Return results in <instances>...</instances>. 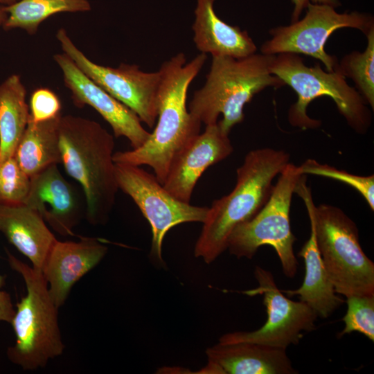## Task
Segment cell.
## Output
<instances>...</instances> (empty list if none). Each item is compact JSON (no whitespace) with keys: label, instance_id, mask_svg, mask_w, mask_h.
Returning <instances> with one entry per match:
<instances>
[{"label":"cell","instance_id":"obj_1","mask_svg":"<svg viewBox=\"0 0 374 374\" xmlns=\"http://www.w3.org/2000/svg\"><path fill=\"white\" fill-rule=\"evenodd\" d=\"M206 58L200 53L186 62L185 55L179 53L161 64L155 128L141 147L114 152L115 163L149 166L163 184L174 158L200 133L202 123L187 110L186 98Z\"/></svg>","mask_w":374,"mask_h":374},{"label":"cell","instance_id":"obj_2","mask_svg":"<svg viewBox=\"0 0 374 374\" xmlns=\"http://www.w3.org/2000/svg\"><path fill=\"white\" fill-rule=\"evenodd\" d=\"M289 163L290 154L282 150L258 148L246 154L236 170L234 188L208 208L195 245L196 258L211 264L227 249L233 230L263 207L271 193L274 179Z\"/></svg>","mask_w":374,"mask_h":374},{"label":"cell","instance_id":"obj_3","mask_svg":"<svg viewBox=\"0 0 374 374\" xmlns=\"http://www.w3.org/2000/svg\"><path fill=\"white\" fill-rule=\"evenodd\" d=\"M59 137L61 163L83 190L87 221L105 224L119 190L114 136L93 120L69 114L61 116Z\"/></svg>","mask_w":374,"mask_h":374},{"label":"cell","instance_id":"obj_4","mask_svg":"<svg viewBox=\"0 0 374 374\" xmlns=\"http://www.w3.org/2000/svg\"><path fill=\"white\" fill-rule=\"evenodd\" d=\"M276 55L253 53L244 57H212L204 86L195 91L189 112L206 125L217 122L229 134L244 118V107L267 87L285 83L271 72Z\"/></svg>","mask_w":374,"mask_h":374},{"label":"cell","instance_id":"obj_5","mask_svg":"<svg viewBox=\"0 0 374 374\" xmlns=\"http://www.w3.org/2000/svg\"><path fill=\"white\" fill-rule=\"evenodd\" d=\"M305 179L306 175L301 177L295 193L304 201L318 249L336 293L346 298L374 295V263L361 247L356 224L337 206H315Z\"/></svg>","mask_w":374,"mask_h":374},{"label":"cell","instance_id":"obj_6","mask_svg":"<svg viewBox=\"0 0 374 374\" xmlns=\"http://www.w3.org/2000/svg\"><path fill=\"white\" fill-rule=\"evenodd\" d=\"M8 262L24 280L26 294L16 305L10 324L15 344L6 355L24 371L44 368L64 350L58 323V308L54 303L42 271L24 262L6 249Z\"/></svg>","mask_w":374,"mask_h":374},{"label":"cell","instance_id":"obj_7","mask_svg":"<svg viewBox=\"0 0 374 374\" xmlns=\"http://www.w3.org/2000/svg\"><path fill=\"white\" fill-rule=\"evenodd\" d=\"M271 72L297 94V100L287 114L292 126L303 130L319 127L321 122L308 116L307 107L313 100L328 96L355 132L365 134L371 127V111L356 89L349 86L338 71H324L319 63L308 66L298 54L283 53L275 55Z\"/></svg>","mask_w":374,"mask_h":374},{"label":"cell","instance_id":"obj_8","mask_svg":"<svg viewBox=\"0 0 374 374\" xmlns=\"http://www.w3.org/2000/svg\"><path fill=\"white\" fill-rule=\"evenodd\" d=\"M303 175L298 166L290 162L285 167L263 207L232 232L227 247L231 255L251 259L259 247L271 246L278 256L283 274L294 278L297 272L294 253L296 237L291 230L290 213L292 195Z\"/></svg>","mask_w":374,"mask_h":374},{"label":"cell","instance_id":"obj_9","mask_svg":"<svg viewBox=\"0 0 374 374\" xmlns=\"http://www.w3.org/2000/svg\"><path fill=\"white\" fill-rule=\"evenodd\" d=\"M115 175L118 188L133 199L151 226L150 261L155 267H165L162 244L168 231L181 223H203L208 207L175 198L154 175L139 166L115 163Z\"/></svg>","mask_w":374,"mask_h":374},{"label":"cell","instance_id":"obj_10","mask_svg":"<svg viewBox=\"0 0 374 374\" xmlns=\"http://www.w3.org/2000/svg\"><path fill=\"white\" fill-rule=\"evenodd\" d=\"M335 8L328 4L310 3L303 18L269 30L271 37L261 46V53L303 54L319 60L326 71H335L339 61L324 48L330 35L342 28H355L365 35L374 28L371 15L357 11L339 13Z\"/></svg>","mask_w":374,"mask_h":374},{"label":"cell","instance_id":"obj_11","mask_svg":"<svg viewBox=\"0 0 374 374\" xmlns=\"http://www.w3.org/2000/svg\"><path fill=\"white\" fill-rule=\"evenodd\" d=\"M254 276L258 286L244 294L262 295L267 314L266 322L254 331L226 333L219 338V343L254 342L286 349L298 344L303 332L315 330L318 317L314 311L305 303L285 296L277 287L271 271L256 266Z\"/></svg>","mask_w":374,"mask_h":374},{"label":"cell","instance_id":"obj_12","mask_svg":"<svg viewBox=\"0 0 374 374\" xmlns=\"http://www.w3.org/2000/svg\"><path fill=\"white\" fill-rule=\"evenodd\" d=\"M56 38L61 48L91 80L127 107L141 122L152 128L157 118V96L160 73L145 72L136 64L122 63L114 68L90 60L73 42L64 28Z\"/></svg>","mask_w":374,"mask_h":374},{"label":"cell","instance_id":"obj_13","mask_svg":"<svg viewBox=\"0 0 374 374\" xmlns=\"http://www.w3.org/2000/svg\"><path fill=\"white\" fill-rule=\"evenodd\" d=\"M53 60L75 106L93 108L111 126L114 137L127 138L132 149L147 141L150 132L142 126L134 112L87 76L65 53L54 55Z\"/></svg>","mask_w":374,"mask_h":374},{"label":"cell","instance_id":"obj_14","mask_svg":"<svg viewBox=\"0 0 374 374\" xmlns=\"http://www.w3.org/2000/svg\"><path fill=\"white\" fill-rule=\"evenodd\" d=\"M233 148L217 122L206 125L174 158L163 186L175 198L190 203L194 188L202 173L231 154Z\"/></svg>","mask_w":374,"mask_h":374},{"label":"cell","instance_id":"obj_15","mask_svg":"<svg viewBox=\"0 0 374 374\" xmlns=\"http://www.w3.org/2000/svg\"><path fill=\"white\" fill-rule=\"evenodd\" d=\"M108 248L98 239L82 238L78 242L56 240L42 269L50 295L59 308L73 286L97 266Z\"/></svg>","mask_w":374,"mask_h":374},{"label":"cell","instance_id":"obj_16","mask_svg":"<svg viewBox=\"0 0 374 374\" xmlns=\"http://www.w3.org/2000/svg\"><path fill=\"white\" fill-rule=\"evenodd\" d=\"M53 164L30 177L24 204L37 211L62 235H73L80 218V208L73 187Z\"/></svg>","mask_w":374,"mask_h":374},{"label":"cell","instance_id":"obj_17","mask_svg":"<svg viewBox=\"0 0 374 374\" xmlns=\"http://www.w3.org/2000/svg\"><path fill=\"white\" fill-rule=\"evenodd\" d=\"M208 373L296 374L286 349L254 342L217 343L206 350Z\"/></svg>","mask_w":374,"mask_h":374},{"label":"cell","instance_id":"obj_18","mask_svg":"<svg viewBox=\"0 0 374 374\" xmlns=\"http://www.w3.org/2000/svg\"><path fill=\"white\" fill-rule=\"evenodd\" d=\"M0 231L33 268L42 271L57 239L37 211L24 204L0 205Z\"/></svg>","mask_w":374,"mask_h":374},{"label":"cell","instance_id":"obj_19","mask_svg":"<svg viewBox=\"0 0 374 374\" xmlns=\"http://www.w3.org/2000/svg\"><path fill=\"white\" fill-rule=\"evenodd\" d=\"M193 41L201 53L244 57L256 53L257 47L246 30L223 21L215 12V0H196Z\"/></svg>","mask_w":374,"mask_h":374},{"label":"cell","instance_id":"obj_20","mask_svg":"<svg viewBox=\"0 0 374 374\" xmlns=\"http://www.w3.org/2000/svg\"><path fill=\"white\" fill-rule=\"evenodd\" d=\"M310 222V235L298 256L305 263V276L301 287L281 290L288 296H298L323 319L328 318L346 301L339 297L332 284L318 249L314 228Z\"/></svg>","mask_w":374,"mask_h":374},{"label":"cell","instance_id":"obj_21","mask_svg":"<svg viewBox=\"0 0 374 374\" xmlns=\"http://www.w3.org/2000/svg\"><path fill=\"white\" fill-rule=\"evenodd\" d=\"M61 116L41 122H35L29 118L13 157L30 177L51 165L61 163L59 137Z\"/></svg>","mask_w":374,"mask_h":374},{"label":"cell","instance_id":"obj_22","mask_svg":"<svg viewBox=\"0 0 374 374\" xmlns=\"http://www.w3.org/2000/svg\"><path fill=\"white\" fill-rule=\"evenodd\" d=\"M26 93L17 74L0 83V163L14 156L27 127L30 111Z\"/></svg>","mask_w":374,"mask_h":374},{"label":"cell","instance_id":"obj_23","mask_svg":"<svg viewBox=\"0 0 374 374\" xmlns=\"http://www.w3.org/2000/svg\"><path fill=\"white\" fill-rule=\"evenodd\" d=\"M4 8L8 15L2 26L4 30L19 28L33 35L53 15L87 12L91 6L89 0H19Z\"/></svg>","mask_w":374,"mask_h":374},{"label":"cell","instance_id":"obj_24","mask_svg":"<svg viewBox=\"0 0 374 374\" xmlns=\"http://www.w3.org/2000/svg\"><path fill=\"white\" fill-rule=\"evenodd\" d=\"M367 46L362 52L353 51L345 55L335 70L350 78L355 88L372 110L374 109V28L366 35Z\"/></svg>","mask_w":374,"mask_h":374},{"label":"cell","instance_id":"obj_25","mask_svg":"<svg viewBox=\"0 0 374 374\" xmlns=\"http://www.w3.org/2000/svg\"><path fill=\"white\" fill-rule=\"evenodd\" d=\"M302 175H314L344 183L355 189L374 210V175L359 176L339 170L314 159H307L299 166Z\"/></svg>","mask_w":374,"mask_h":374},{"label":"cell","instance_id":"obj_26","mask_svg":"<svg viewBox=\"0 0 374 374\" xmlns=\"http://www.w3.org/2000/svg\"><path fill=\"white\" fill-rule=\"evenodd\" d=\"M30 187V177L14 157L0 163V205L24 204Z\"/></svg>","mask_w":374,"mask_h":374},{"label":"cell","instance_id":"obj_27","mask_svg":"<svg viewBox=\"0 0 374 374\" xmlns=\"http://www.w3.org/2000/svg\"><path fill=\"white\" fill-rule=\"evenodd\" d=\"M347 311L342 320L344 328L338 337L353 332L374 341V295H353L346 298Z\"/></svg>","mask_w":374,"mask_h":374},{"label":"cell","instance_id":"obj_28","mask_svg":"<svg viewBox=\"0 0 374 374\" xmlns=\"http://www.w3.org/2000/svg\"><path fill=\"white\" fill-rule=\"evenodd\" d=\"M30 118L41 122L55 118L61 114V102L57 94L46 87L35 89L29 103Z\"/></svg>","mask_w":374,"mask_h":374},{"label":"cell","instance_id":"obj_29","mask_svg":"<svg viewBox=\"0 0 374 374\" xmlns=\"http://www.w3.org/2000/svg\"><path fill=\"white\" fill-rule=\"evenodd\" d=\"M293 4L291 21L294 22L299 19V17L308 5L311 3H321L332 6L335 8L340 6L339 0H291Z\"/></svg>","mask_w":374,"mask_h":374},{"label":"cell","instance_id":"obj_30","mask_svg":"<svg viewBox=\"0 0 374 374\" xmlns=\"http://www.w3.org/2000/svg\"><path fill=\"white\" fill-rule=\"evenodd\" d=\"M15 312L10 295L0 289V321L10 323Z\"/></svg>","mask_w":374,"mask_h":374},{"label":"cell","instance_id":"obj_31","mask_svg":"<svg viewBox=\"0 0 374 374\" xmlns=\"http://www.w3.org/2000/svg\"><path fill=\"white\" fill-rule=\"evenodd\" d=\"M7 12L5 10L4 6L0 4V26H3L6 19H7Z\"/></svg>","mask_w":374,"mask_h":374},{"label":"cell","instance_id":"obj_32","mask_svg":"<svg viewBox=\"0 0 374 374\" xmlns=\"http://www.w3.org/2000/svg\"><path fill=\"white\" fill-rule=\"evenodd\" d=\"M17 1L19 0H0V4L6 6L12 4Z\"/></svg>","mask_w":374,"mask_h":374},{"label":"cell","instance_id":"obj_33","mask_svg":"<svg viewBox=\"0 0 374 374\" xmlns=\"http://www.w3.org/2000/svg\"><path fill=\"white\" fill-rule=\"evenodd\" d=\"M5 285V277L0 274V289Z\"/></svg>","mask_w":374,"mask_h":374}]
</instances>
